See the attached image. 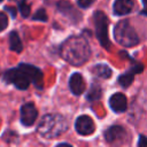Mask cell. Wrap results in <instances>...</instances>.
Listing matches in <instances>:
<instances>
[{
    "mask_svg": "<svg viewBox=\"0 0 147 147\" xmlns=\"http://www.w3.org/2000/svg\"><path fill=\"white\" fill-rule=\"evenodd\" d=\"M93 20H94L95 33H96L99 42L101 44L102 47H105L106 49H109L111 44L108 38V18H107L106 14L98 10L94 13Z\"/></svg>",
    "mask_w": 147,
    "mask_h": 147,
    "instance_id": "obj_5",
    "label": "cell"
},
{
    "mask_svg": "<svg viewBox=\"0 0 147 147\" xmlns=\"http://www.w3.org/2000/svg\"><path fill=\"white\" fill-rule=\"evenodd\" d=\"M142 69H144V67H142L140 63L136 64L131 70L126 71L125 74H123L122 76H119V77H118V83H119V85H121V86H123V87H129V86L131 85V83L133 82L134 75H136V74H139V72H141V71H142Z\"/></svg>",
    "mask_w": 147,
    "mask_h": 147,
    "instance_id": "obj_11",
    "label": "cell"
},
{
    "mask_svg": "<svg viewBox=\"0 0 147 147\" xmlns=\"http://www.w3.org/2000/svg\"><path fill=\"white\" fill-rule=\"evenodd\" d=\"M68 129L67 119L60 114H47L45 115L38 125V133L46 138L53 139L61 136Z\"/></svg>",
    "mask_w": 147,
    "mask_h": 147,
    "instance_id": "obj_3",
    "label": "cell"
},
{
    "mask_svg": "<svg viewBox=\"0 0 147 147\" xmlns=\"http://www.w3.org/2000/svg\"><path fill=\"white\" fill-rule=\"evenodd\" d=\"M56 8L57 10L64 16L67 17L71 23H78L82 20V14L78 9H76L69 1L67 0H61L56 3Z\"/></svg>",
    "mask_w": 147,
    "mask_h": 147,
    "instance_id": "obj_6",
    "label": "cell"
},
{
    "mask_svg": "<svg viewBox=\"0 0 147 147\" xmlns=\"http://www.w3.org/2000/svg\"><path fill=\"white\" fill-rule=\"evenodd\" d=\"M114 37L118 44L125 47H133L139 42V37L127 20L119 21L114 29Z\"/></svg>",
    "mask_w": 147,
    "mask_h": 147,
    "instance_id": "obj_4",
    "label": "cell"
},
{
    "mask_svg": "<svg viewBox=\"0 0 147 147\" xmlns=\"http://www.w3.org/2000/svg\"><path fill=\"white\" fill-rule=\"evenodd\" d=\"M18 9L22 14L23 17H28L30 15V5H28V2L25 0H21L18 3Z\"/></svg>",
    "mask_w": 147,
    "mask_h": 147,
    "instance_id": "obj_17",
    "label": "cell"
},
{
    "mask_svg": "<svg viewBox=\"0 0 147 147\" xmlns=\"http://www.w3.org/2000/svg\"><path fill=\"white\" fill-rule=\"evenodd\" d=\"M101 93H102L101 87L98 84H93L91 90H90V92H88V94H87V99L90 101H96V100H99L101 98Z\"/></svg>",
    "mask_w": 147,
    "mask_h": 147,
    "instance_id": "obj_16",
    "label": "cell"
},
{
    "mask_svg": "<svg viewBox=\"0 0 147 147\" xmlns=\"http://www.w3.org/2000/svg\"><path fill=\"white\" fill-rule=\"evenodd\" d=\"M69 86L74 94L80 95L85 91V82H84V78L82 77V75L78 72H75L69 79Z\"/></svg>",
    "mask_w": 147,
    "mask_h": 147,
    "instance_id": "obj_12",
    "label": "cell"
},
{
    "mask_svg": "<svg viewBox=\"0 0 147 147\" xmlns=\"http://www.w3.org/2000/svg\"><path fill=\"white\" fill-rule=\"evenodd\" d=\"M0 1H2V0H0Z\"/></svg>",
    "mask_w": 147,
    "mask_h": 147,
    "instance_id": "obj_24",
    "label": "cell"
},
{
    "mask_svg": "<svg viewBox=\"0 0 147 147\" xmlns=\"http://www.w3.org/2000/svg\"><path fill=\"white\" fill-rule=\"evenodd\" d=\"M109 106L115 113H123L126 110L127 100L126 96L122 93H115L109 99Z\"/></svg>",
    "mask_w": 147,
    "mask_h": 147,
    "instance_id": "obj_10",
    "label": "cell"
},
{
    "mask_svg": "<svg viewBox=\"0 0 147 147\" xmlns=\"http://www.w3.org/2000/svg\"><path fill=\"white\" fill-rule=\"evenodd\" d=\"M60 54L68 63L78 67L90 59L91 49L84 37L71 36L62 44Z\"/></svg>",
    "mask_w": 147,
    "mask_h": 147,
    "instance_id": "obj_2",
    "label": "cell"
},
{
    "mask_svg": "<svg viewBox=\"0 0 147 147\" xmlns=\"http://www.w3.org/2000/svg\"><path fill=\"white\" fill-rule=\"evenodd\" d=\"M138 146H139V147H142V146H147V138H146V137H144V136H140V139H139Z\"/></svg>",
    "mask_w": 147,
    "mask_h": 147,
    "instance_id": "obj_21",
    "label": "cell"
},
{
    "mask_svg": "<svg viewBox=\"0 0 147 147\" xmlns=\"http://www.w3.org/2000/svg\"><path fill=\"white\" fill-rule=\"evenodd\" d=\"M76 131L82 136H90L95 130V124L93 119L87 115H82L76 119L75 123Z\"/></svg>",
    "mask_w": 147,
    "mask_h": 147,
    "instance_id": "obj_8",
    "label": "cell"
},
{
    "mask_svg": "<svg viewBox=\"0 0 147 147\" xmlns=\"http://www.w3.org/2000/svg\"><path fill=\"white\" fill-rule=\"evenodd\" d=\"M6 10H7V11H9V13H10V15H11L13 17H15V15H16V10H15V8L6 7Z\"/></svg>",
    "mask_w": 147,
    "mask_h": 147,
    "instance_id": "obj_22",
    "label": "cell"
},
{
    "mask_svg": "<svg viewBox=\"0 0 147 147\" xmlns=\"http://www.w3.org/2000/svg\"><path fill=\"white\" fill-rule=\"evenodd\" d=\"M33 20H36V21H47V14H46V11H45V9H39L34 15H33Z\"/></svg>",
    "mask_w": 147,
    "mask_h": 147,
    "instance_id": "obj_18",
    "label": "cell"
},
{
    "mask_svg": "<svg viewBox=\"0 0 147 147\" xmlns=\"http://www.w3.org/2000/svg\"><path fill=\"white\" fill-rule=\"evenodd\" d=\"M105 138L109 144H124L127 139V133L124 127L114 125L107 129V131L105 132Z\"/></svg>",
    "mask_w": 147,
    "mask_h": 147,
    "instance_id": "obj_7",
    "label": "cell"
},
{
    "mask_svg": "<svg viewBox=\"0 0 147 147\" xmlns=\"http://www.w3.org/2000/svg\"><path fill=\"white\" fill-rule=\"evenodd\" d=\"M134 7L133 0H115L114 2V11L117 15H126L132 11Z\"/></svg>",
    "mask_w": 147,
    "mask_h": 147,
    "instance_id": "obj_13",
    "label": "cell"
},
{
    "mask_svg": "<svg viewBox=\"0 0 147 147\" xmlns=\"http://www.w3.org/2000/svg\"><path fill=\"white\" fill-rule=\"evenodd\" d=\"M77 2L80 8H87L94 2V0H77Z\"/></svg>",
    "mask_w": 147,
    "mask_h": 147,
    "instance_id": "obj_20",
    "label": "cell"
},
{
    "mask_svg": "<svg viewBox=\"0 0 147 147\" xmlns=\"http://www.w3.org/2000/svg\"><path fill=\"white\" fill-rule=\"evenodd\" d=\"M9 47H10L11 51H14L16 53H20L23 49L21 38H20V36L16 31H11L10 34H9Z\"/></svg>",
    "mask_w": 147,
    "mask_h": 147,
    "instance_id": "obj_15",
    "label": "cell"
},
{
    "mask_svg": "<svg viewBox=\"0 0 147 147\" xmlns=\"http://www.w3.org/2000/svg\"><path fill=\"white\" fill-rule=\"evenodd\" d=\"M37 116H38V111H37V108L33 103L28 102V103L22 106V108H21V122L23 125L31 126L36 122Z\"/></svg>",
    "mask_w": 147,
    "mask_h": 147,
    "instance_id": "obj_9",
    "label": "cell"
},
{
    "mask_svg": "<svg viewBox=\"0 0 147 147\" xmlns=\"http://www.w3.org/2000/svg\"><path fill=\"white\" fill-rule=\"evenodd\" d=\"M91 71H92L96 77L102 78V79H107V78H109V77L111 76V74H113L111 69H110L107 64H103V63L95 64V65L91 69Z\"/></svg>",
    "mask_w": 147,
    "mask_h": 147,
    "instance_id": "obj_14",
    "label": "cell"
},
{
    "mask_svg": "<svg viewBox=\"0 0 147 147\" xmlns=\"http://www.w3.org/2000/svg\"><path fill=\"white\" fill-rule=\"evenodd\" d=\"M8 25V17L5 13L0 11V32L3 31Z\"/></svg>",
    "mask_w": 147,
    "mask_h": 147,
    "instance_id": "obj_19",
    "label": "cell"
},
{
    "mask_svg": "<svg viewBox=\"0 0 147 147\" xmlns=\"http://www.w3.org/2000/svg\"><path fill=\"white\" fill-rule=\"evenodd\" d=\"M144 3H145V10H144V14H146V15H147V1L145 0V1H144Z\"/></svg>",
    "mask_w": 147,
    "mask_h": 147,
    "instance_id": "obj_23",
    "label": "cell"
},
{
    "mask_svg": "<svg viewBox=\"0 0 147 147\" xmlns=\"http://www.w3.org/2000/svg\"><path fill=\"white\" fill-rule=\"evenodd\" d=\"M3 80L15 85L18 90H26L31 82L40 88L42 86V72L34 65L21 63L17 68L6 71L3 75Z\"/></svg>",
    "mask_w": 147,
    "mask_h": 147,
    "instance_id": "obj_1",
    "label": "cell"
},
{
    "mask_svg": "<svg viewBox=\"0 0 147 147\" xmlns=\"http://www.w3.org/2000/svg\"><path fill=\"white\" fill-rule=\"evenodd\" d=\"M144 1H145V0H144Z\"/></svg>",
    "mask_w": 147,
    "mask_h": 147,
    "instance_id": "obj_25",
    "label": "cell"
}]
</instances>
